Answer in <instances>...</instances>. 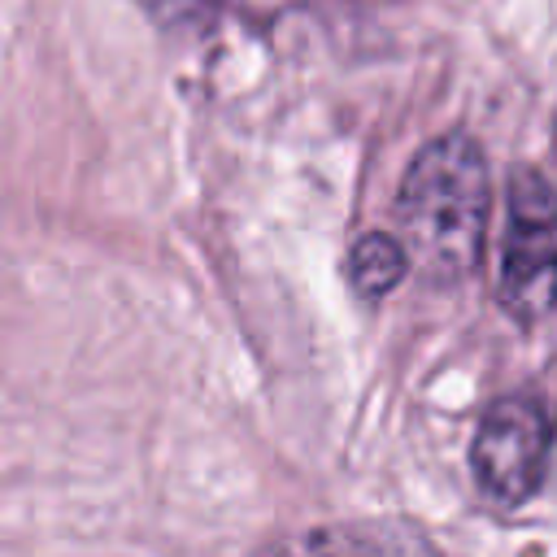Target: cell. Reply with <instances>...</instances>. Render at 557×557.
<instances>
[{
    "label": "cell",
    "instance_id": "cell-1",
    "mask_svg": "<svg viewBox=\"0 0 557 557\" xmlns=\"http://www.w3.org/2000/svg\"><path fill=\"white\" fill-rule=\"evenodd\" d=\"M487 205L492 183L483 148L457 131L426 144L409 161L396 196L405 261H413L431 283L466 278L479 265Z\"/></svg>",
    "mask_w": 557,
    "mask_h": 557
},
{
    "label": "cell",
    "instance_id": "cell-2",
    "mask_svg": "<svg viewBox=\"0 0 557 557\" xmlns=\"http://www.w3.org/2000/svg\"><path fill=\"white\" fill-rule=\"evenodd\" d=\"M496 287L518 322H535L557 305V187L527 165L509 174Z\"/></svg>",
    "mask_w": 557,
    "mask_h": 557
},
{
    "label": "cell",
    "instance_id": "cell-3",
    "mask_svg": "<svg viewBox=\"0 0 557 557\" xmlns=\"http://www.w3.org/2000/svg\"><path fill=\"white\" fill-rule=\"evenodd\" d=\"M470 466H474L483 496H492L505 509L535 496L544 466H548V409H544V400H535V396L496 400L474 431Z\"/></svg>",
    "mask_w": 557,
    "mask_h": 557
},
{
    "label": "cell",
    "instance_id": "cell-4",
    "mask_svg": "<svg viewBox=\"0 0 557 557\" xmlns=\"http://www.w3.org/2000/svg\"><path fill=\"white\" fill-rule=\"evenodd\" d=\"M270 557H435L426 535L409 522H344V527H318L296 540H287Z\"/></svg>",
    "mask_w": 557,
    "mask_h": 557
},
{
    "label": "cell",
    "instance_id": "cell-5",
    "mask_svg": "<svg viewBox=\"0 0 557 557\" xmlns=\"http://www.w3.org/2000/svg\"><path fill=\"white\" fill-rule=\"evenodd\" d=\"M400 274H405V248H400V239H392L383 231H370V235H361L352 244V252H348V278H352V287L361 296L392 292L400 283Z\"/></svg>",
    "mask_w": 557,
    "mask_h": 557
},
{
    "label": "cell",
    "instance_id": "cell-6",
    "mask_svg": "<svg viewBox=\"0 0 557 557\" xmlns=\"http://www.w3.org/2000/svg\"><path fill=\"white\" fill-rule=\"evenodd\" d=\"M139 4L165 22H205L218 9V0H139Z\"/></svg>",
    "mask_w": 557,
    "mask_h": 557
}]
</instances>
